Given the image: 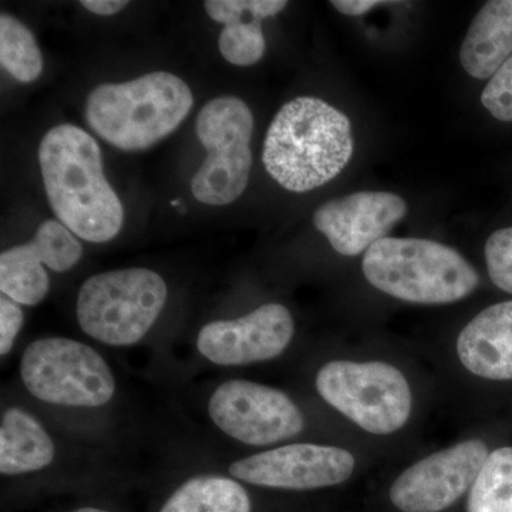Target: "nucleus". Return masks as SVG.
<instances>
[{
    "label": "nucleus",
    "instance_id": "obj_1",
    "mask_svg": "<svg viewBox=\"0 0 512 512\" xmlns=\"http://www.w3.org/2000/svg\"><path fill=\"white\" fill-rule=\"evenodd\" d=\"M40 173L50 207L76 237L93 244L123 228L119 195L106 180L99 144L73 124L50 128L39 146Z\"/></svg>",
    "mask_w": 512,
    "mask_h": 512
},
{
    "label": "nucleus",
    "instance_id": "obj_2",
    "mask_svg": "<svg viewBox=\"0 0 512 512\" xmlns=\"http://www.w3.org/2000/svg\"><path fill=\"white\" fill-rule=\"evenodd\" d=\"M352 123L318 97H296L266 131V173L291 192H308L338 177L353 156Z\"/></svg>",
    "mask_w": 512,
    "mask_h": 512
},
{
    "label": "nucleus",
    "instance_id": "obj_3",
    "mask_svg": "<svg viewBox=\"0 0 512 512\" xmlns=\"http://www.w3.org/2000/svg\"><path fill=\"white\" fill-rule=\"evenodd\" d=\"M194 106L190 86L173 73L144 74L126 83L100 84L86 101V120L101 140L141 151L170 136Z\"/></svg>",
    "mask_w": 512,
    "mask_h": 512
},
{
    "label": "nucleus",
    "instance_id": "obj_4",
    "mask_svg": "<svg viewBox=\"0 0 512 512\" xmlns=\"http://www.w3.org/2000/svg\"><path fill=\"white\" fill-rule=\"evenodd\" d=\"M362 268L367 282L379 291L419 305L461 301L480 282L460 252L430 239H380L367 249Z\"/></svg>",
    "mask_w": 512,
    "mask_h": 512
},
{
    "label": "nucleus",
    "instance_id": "obj_5",
    "mask_svg": "<svg viewBox=\"0 0 512 512\" xmlns=\"http://www.w3.org/2000/svg\"><path fill=\"white\" fill-rule=\"evenodd\" d=\"M167 285L147 268L117 269L84 282L76 313L84 333L110 346H131L153 328L167 302Z\"/></svg>",
    "mask_w": 512,
    "mask_h": 512
},
{
    "label": "nucleus",
    "instance_id": "obj_6",
    "mask_svg": "<svg viewBox=\"0 0 512 512\" xmlns=\"http://www.w3.org/2000/svg\"><path fill=\"white\" fill-rule=\"evenodd\" d=\"M316 390L329 406L376 436L396 433L412 414L410 384L389 363L333 360L319 370Z\"/></svg>",
    "mask_w": 512,
    "mask_h": 512
},
{
    "label": "nucleus",
    "instance_id": "obj_7",
    "mask_svg": "<svg viewBox=\"0 0 512 512\" xmlns=\"http://www.w3.org/2000/svg\"><path fill=\"white\" fill-rule=\"evenodd\" d=\"M195 131L207 158L192 177V195L205 205L232 204L248 187L254 114L238 97H217L202 107Z\"/></svg>",
    "mask_w": 512,
    "mask_h": 512
},
{
    "label": "nucleus",
    "instance_id": "obj_8",
    "mask_svg": "<svg viewBox=\"0 0 512 512\" xmlns=\"http://www.w3.org/2000/svg\"><path fill=\"white\" fill-rule=\"evenodd\" d=\"M26 389L42 402L72 407H99L116 392L109 365L90 346L66 338L39 339L20 362Z\"/></svg>",
    "mask_w": 512,
    "mask_h": 512
},
{
    "label": "nucleus",
    "instance_id": "obj_9",
    "mask_svg": "<svg viewBox=\"0 0 512 512\" xmlns=\"http://www.w3.org/2000/svg\"><path fill=\"white\" fill-rule=\"evenodd\" d=\"M208 413L218 429L249 446H271L305 427L288 394L248 380H229L212 393Z\"/></svg>",
    "mask_w": 512,
    "mask_h": 512
},
{
    "label": "nucleus",
    "instance_id": "obj_10",
    "mask_svg": "<svg viewBox=\"0 0 512 512\" xmlns=\"http://www.w3.org/2000/svg\"><path fill=\"white\" fill-rule=\"evenodd\" d=\"M488 454L487 444L474 439L421 458L394 480L390 501L402 512L447 510L471 490Z\"/></svg>",
    "mask_w": 512,
    "mask_h": 512
},
{
    "label": "nucleus",
    "instance_id": "obj_11",
    "mask_svg": "<svg viewBox=\"0 0 512 512\" xmlns=\"http://www.w3.org/2000/svg\"><path fill=\"white\" fill-rule=\"evenodd\" d=\"M355 467L345 448L298 443L235 461L229 474L259 487L308 491L345 483Z\"/></svg>",
    "mask_w": 512,
    "mask_h": 512
},
{
    "label": "nucleus",
    "instance_id": "obj_12",
    "mask_svg": "<svg viewBox=\"0 0 512 512\" xmlns=\"http://www.w3.org/2000/svg\"><path fill=\"white\" fill-rule=\"evenodd\" d=\"M295 323L281 303H266L232 320H217L201 329L197 348L215 365L242 366L281 355L293 338Z\"/></svg>",
    "mask_w": 512,
    "mask_h": 512
},
{
    "label": "nucleus",
    "instance_id": "obj_13",
    "mask_svg": "<svg viewBox=\"0 0 512 512\" xmlns=\"http://www.w3.org/2000/svg\"><path fill=\"white\" fill-rule=\"evenodd\" d=\"M83 255L76 235L62 222L47 220L37 228L29 244L18 245L0 255V291L20 305H39L49 292L46 269L66 272Z\"/></svg>",
    "mask_w": 512,
    "mask_h": 512
},
{
    "label": "nucleus",
    "instance_id": "obj_14",
    "mask_svg": "<svg viewBox=\"0 0 512 512\" xmlns=\"http://www.w3.org/2000/svg\"><path fill=\"white\" fill-rule=\"evenodd\" d=\"M406 214V201L393 192L359 191L320 205L313 225L338 254L357 256L386 238Z\"/></svg>",
    "mask_w": 512,
    "mask_h": 512
},
{
    "label": "nucleus",
    "instance_id": "obj_15",
    "mask_svg": "<svg viewBox=\"0 0 512 512\" xmlns=\"http://www.w3.org/2000/svg\"><path fill=\"white\" fill-rule=\"evenodd\" d=\"M457 356L481 379L512 380V301L488 306L457 339Z\"/></svg>",
    "mask_w": 512,
    "mask_h": 512
},
{
    "label": "nucleus",
    "instance_id": "obj_16",
    "mask_svg": "<svg viewBox=\"0 0 512 512\" xmlns=\"http://www.w3.org/2000/svg\"><path fill=\"white\" fill-rule=\"evenodd\" d=\"M208 16L224 25L218 46L227 62L247 67L265 55L266 42L261 22L288 6L285 0H207Z\"/></svg>",
    "mask_w": 512,
    "mask_h": 512
},
{
    "label": "nucleus",
    "instance_id": "obj_17",
    "mask_svg": "<svg viewBox=\"0 0 512 512\" xmlns=\"http://www.w3.org/2000/svg\"><path fill=\"white\" fill-rule=\"evenodd\" d=\"M512 56V0L485 3L471 22L460 62L471 77L491 79Z\"/></svg>",
    "mask_w": 512,
    "mask_h": 512
},
{
    "label": "nucleus",
    "instance_id": "obj_18",
    "mask_svg": "<svg viewBox=\"0 0 512 512\" xmlns=\"http://www.w3.org/2000/svg\"><path fill=\"white\" fill-rule=\"evenodd\" d=\"M55 446L49 434L32 416L10 407L0 426V473L3 476L33 473L52 464Z\"/></svg>",
    "mask_w": 512,
    "mask_h": 512
},
{
    "label": "nucleus",
    "instance_id": "obj_19",
    "mask_svg": "<svg viewBox=\"0 0 512 512\" xmlns=\"http://www.w3.org/2000/svg\"><path fill=\"white\" fill-rule=\"evenodd\" d=\"M160 512H251V500L232 478L202 476L181 485Z\"/></svg>",
    "mask_w": 512,
    "mask_h": 512
},
{
    "label": "nucleus",
    "instance_id": "obj_20",
    "mask_svg": "<svg viewBox=\"0 0 512 512\" xmlns=\"http://www.w3.org/2000/svg\"><path fill=\"white\" fill-rule=\"evenodd\" d=\"M467 512H512V447L488 454L468 494Z\"/></svg>",
    "mask_w": 512,
    "mask_h": 512
},
{
    "label": "nucleus",
    "instance_id": "obj_21",
    "mask_svg": "<svg viewBox=\"0 0 512 512\" xmlns=\"http://www.w3.org/2000/svg\"><path fill=\"white\" fill-rule=\"evenodd\" d=\"M0 64L20 83H32L43 72V57L33 33L20 20L0 16Z\"/></svg>",
    "mask_w": 512,
    "mask_h": 512
},
{
    "label": "nucleus",
    "instance_id": "obj_22",
    "mask_svg": "<svg viewBox=\"0 0 512 512\" xmlns=\"http://www.w3.org/2000/svg\"><path fill=\"white\" fill-rule=\"evenodd\" d=\"M484 252L491 281L501 291L512 295V227L491 234Z\"/></svg>",
    "mask_w": 512,
    "mask_h": 512
},
{
    "label": "nucleus",
    "instance_id": "obj_23",
    "mask_svg": "<svg viewBox=\"0 0 512 512\" xmlns=\"http://www.w3.org/2000/svg\"><path fill=\"white\" fill-rule=\"evenodd\" d=\"M481 103L494 119L512 121V56L488 80Z\"/></svg>",
    "mask_w": 512,
    "mask_h": 512
},
{
    "label": "nucleus",
    "instance_id": "obj_24",
    "mask_svg": "<svg viewBox=\"0 0 512 512\" xmlns=\"http://www.w3.org/2000/svg\"><path fill=\"white\" fill-rule=\"evenodd\" d=\"M23 325V312L18 303L2 296L0 299V353L8 355Z\"/></svg>",
    "mask_w": 512,
    "mask_h": 512
},
{
    "label": "nucleus",
    "instance_id": "obj_25",
    "mask_svg": "<svg viewBox=\"0 0 512 512\" xmlns=\"http://www.w3.org/2000/svg\"><path fill=\"white\" fill-rule=\"evenodd\" d=\"M330 5L343 15L356 18V16L365 15L376 6L387 5V2H380V0H333Z\"/></svg>",
    "mask_w": 512,
    "mask_h": 512
},
{
    "label": "nucleus",
    "instance_id": "obj_26",
    "mask_svg": "<svg viewBox=\"0 0 512 512\" xmlns=\"http://www.w3.org/2000/svg\"><path fill=\"white\" fill-rule=\"evenodd\" d=\"M80 5L94 15L113 16L126 8L128 2L126 0H83Z\"/></svg>",
    "mask_w": 512,
    "mask_h": 512
},
{
    "label": "nucleus",
    "instance_id": "obj_27",
    "mask_svg": "<svg viewBox=\"0 0 512 512\" xmlns=\"http://www.w3.org/2000/svg\"><path fill=\"white\" fill-rule=\"evenodd\" d=\"M74 512H110L106 510H100V508H80V510Z\"/></svg>",
    "mask_w": 512,
    "mask_h": 512
}]
</instances>
